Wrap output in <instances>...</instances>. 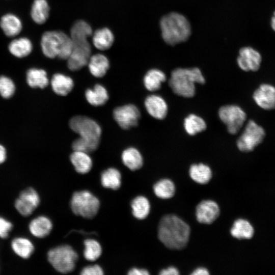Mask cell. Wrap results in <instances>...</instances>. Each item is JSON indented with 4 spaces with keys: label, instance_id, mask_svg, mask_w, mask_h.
Returning <instances> with one entry per match:
<instances>
[{
    "label": "cell",
    "instance_id": "obj_1",
    "mask_svg": "<svg viewBox=\"0 0 275 275\" xmlns=\"http://www.w3.org/2000/svg\"><path fill=\"white\" fill-rule=\"evenodd\" d=\"M92 35L91 26L84 20H77L72 26L70 37L72 42V50L67 60L70 70H79L87 65L91 52L88 39Z\"/></svg>",
    "mask_w": 275,
    "mask_h": 275
},
{
    "label": "cell",
    "instance_id": "obj_2",
    "mask_svg": "<svg viewBox=\"0 0 275 275\" xmlns=\"http://www.w3.org/2000/svg\"><path fill=\"white\" fill-rule=\"evenodd\" d=\"M189 235V226L177 216L168 214L160 220L158 236L167 248L174 250L184 248L188 242Z\"/></svg>",
    "mask_w": 275,
    "mask_h": 275
},
{
    "label": "cell",
    "instance_id": "obj_3",
    "mask_svg": "<svg viewBox=\"0 0 275 275\" xmlns=\"http://www.w3.org/2000/svg\"><path fill=\"white\" fill-rule=\"evenodd\" d=\"M161 36L166 43L170 45L185 41L191 34V27L183 15L172 12L163 16L160 21Z\"/></svg>",
    "mask_w": 275,
    "mask_h": 275
},
{
    "label": "cell",
    "instance_id": "obj_4",
    "mask_svg": "<svg viewBox=\"0 0 275 275\" xmlns=\"http://www.w3.org/2000/svg\"><path fill=\"white\" fill-rule=\"evenodd\" d=\"M205 82V78L199 68H179L172 72L169 84L177 95L190 98L195 94V84H204Z\"/></svg>",
    "mask_w": 275,
    "mask_h": 275
},
{
    "label": "cell",
    "instance_id": "obj_5",
    "mask_svg": "<svg viewBox=\"0 0 275 275\" xmlns=\"http://www.w3.org/2000/svg\"><path fill=\"white\" fill-rule=\"evenodd\" d=\"M41 48L43 54L50 59L58 57L67 60L72 50V42L70 37L60 31H48L41 37Z\"/></svg>",
    "mask_w": 275,
    "mask_h": 275
},
{
    "label": "cell",
    "instance_id": "obj_6",
    "mask_svg": "<svg viewBox=\"0 0 275 275\" xmlns=\"http://www.w3.org/2000/svg\"><path fill=\"white\" fill-rule=\"evenodd\" d=\"M78 255L72 247L63 244L49 250L47 259L51 266L58 272L68 273L75 267Z\"/></svg>",
    "mask_w": 275,
    "mask_h": 275
},
{
    "label": "cell",
    "instance_id": "obj_7",
    "mask_svg": "<svg viewBox=\"0 0 275 275\" xmlns=\"http://www.w3.org/2000/svg\"><path fill=\"white\" fill-rule=\"evenodd\" d=\"M70 205L71 210L75 215L90 219L97 214L100 202L90 191L83 190L73 194Z\"/></svg>",
    "mask_w": 275,
    "mask_h": 275
},
{
    "label": "cell",
    "instance_id": "obj_8",
    "mask_svg": "<svg viewBox=\"0 0 275 275\" xmlns=\"http://www.w3.org/2000/svg\"><path fill=\"white\" fill-rule=\"evenodd\" d=\"M71 129L78 134L79 137L94 141L99 142L101 129L93 119L83 116H76L69 121Z\"/></svg>",
    "mask_w": 275,
    "mask_h": 275
},
{
    "label": "cell",
    "instance_id": "obj_9",
    "mask_svg": "<svg viewBox=\"0 0 275 275\" xmlns=\"http://www.w3.org/2000/svg\"><path fill=\"white\" fill-rule=\"evenodd\" d=\"M265 135L264 129L253 120H250L237 140V146L242 152L252 151L263 141Z\"/></svg>",
    "mask_w": 275,
    "mask_h": 275
},
{
    "label": "cell",
    "instance_id": "obj_10",
    "mask_svg": "<svg viewBox=\"0 0 275 275\" xmlns=\"http://www.w3.org/2000/svg\"><path fill=\"white\" fill-rule=\"evenodd\" d=\"M218 116L226 125L228 132L232 134L239 131L246 118L245 112L236 105H227L221 107L218 111Z\"/></svg>",
    "mask_w": 275,
    "mask_h": 275
},
{
    "label": "cell",
    "instance_id": "obj_11",
    "mask_svg": "<svg viewBox=\"0 0 275 275\" xmlns=\"http://www.w3.org/2000/svg\"><path fill=\"white\" fill-rule=\"evenodd\" d=\"M113 116L119 126L127 130L138 125L141 114L135 105L128 104L116 107Z\"/></svg>",
    "mask_w": 275,
    "mask_h": 275
},
{
    "label": "cell",
    "instance_id": "obj_12",
    "mask_svg": "<svg viewBox=\"0 0 275 275\" xmlns=\"http://www.w3.org/2000/svg\"><path fill=\"white\" fill-rule=\"evenodd\" d=\"M40 203V199L37 191L33 187H28L20 193L15 201L14 206L21 215L29 216Z\"/></svg>",
    "mask_w": 275,
    "mask_h": 275
},
{
    "label": "cell",
    "instance_id": "obj_13",
    "mask_svg": "<svg viewBox=\"0 0 275 275\" xmlns=\"http://www.w3.org/2000/svg\"><path fill=\"white\" fill-rule=\"evenodd\" d=\"M237 62L238 65L245 71L258 70L261 62L260 53L251 47L241 48L239 52Z\"/></svg>",
    "mask_w": 275,
    "mask_h": 275
},
{
    "label": "cell",
    "instance_id": "obj_14",
    "mask_svg": "<svg viewBox=\"0 0 275 275\" xmlns=\"http://www.w3.org/2000/svg\"><path fill=\"white\" fill-rule=\"evenodd\" d=\"M219 212V208L216 202L209 200H204L197 205L196 215L199 223L210 224L217 219Z\"/></svg>",
    "mask_w": 275,
    "mask_h": 275
},
{
    "label": "cell",
    "instance_id": "obj_15",
    "mask_svg": "<svg viewBox=\"0 0 275 275\" xmlns=\"http://www.w3.org/2000/svg\"><path fill=\"white\" fill-rule=\"evenodd\" d=\"M253 99L261 108L266 110L275 108V87L264 84L254 92Z\"/></svg>",
    "mask_w": 275,
    "mask_h": 275
},
{
    "label": "cell",
    "instance_id": "obj_16",
    "mask_svg": "<svg viewBox=\"0 0 275 275\" xmlns=\"http://www.w3.org/2000/svg\"><path fill=\"white\" fill-rule=\"evenodd\" d=\"M148 114L156 119H163L168 113V105L164 99L157 95H151L146 97L144 102Z\"/></svg>",
    "mask_w": 275,
    "mask_h": 275
},
{
    "label": "cell",
    "instance_id": "obj_17",
    "mask_svg": "<svg viewBox=\"0 0 275 275\" xmlns=\"http://www.w3.org/2000/svg\"><path fill=\"white\" fill-rule=\"evenodd\" d=\"M52 227L50 218L44 215H40L30 222L29 229L32 235L37 238H42L50 234Z\"/></svg>",
    "mask_w": 275,
    "mask_h": 275
},
{
    "label": "cell",
    "instance_id": "obj_18",
    "mask_svg": "<svg viewBox=\"0 0 275 275\" xmlns=\"http://www.w3.org/2000/svg\"><path fill=\"white\" fill-rule=\"evenodd\" d=\"M0 28L9 37L17 36L22 29L21 19L12 13H7L3 15L0 19Z\"/></svg>",
    "mask_w": 275,
    "mask_h": 275
},
{
    "label": "cell",
    "instance_id": "obj_19",
    "mask_svg": "<svg viewBox=\"0 0 275 275\" xmlns=\"http://www.w3.org/2000/svg\"><path fill=\"white\" fill-rule=\"evenodd\" d=\"M8 48L13 56L22 58L29 56L32 52L33 45L29 38L22 37L12 40L9 43Z\"/></svg>",
    "mask_w": 275,
    "mask_h": 275
},
{
    "label": "cell",
    "instance_id": "obj_20",
    "mask_svg": "<svg viewBox=\"0 0 275 275\" xmlns=\"http://www.w3.org/2000/svg\"><path fill=\"white\" fill-rule=\"evenodd\" d=\"M90 73L95 77L105 75L109 67V62L106 56L97 53L91 56L87 64Z\"/></svg>",
    "mask_w": 275,
    "mask_h": 275
},
{
    "label": "cell",
    "instance_id": "obj_21",
    "mask_svg": "<svg viewBox=\"0 0 275 275\" xmlns=\"http://www.w3.org/2000/svg\"><path fill=\"white\" fill-rule=\"evenodd\" d=\"M70 159L75 171L79 174L88 173L92 167V160L87 152L73 150Z\"/></svg>",
    "mask_w": 275,
    "mask_h": 275
},
{
    "label": "cell",
    "instance_id": "obj_22",
    "mask_svg": "<svg viewBox=\"0 0 275 275\" xmlns=\"http://www.w3.org/2000/svg\"><path fill=\"white\" fill-rule=\"evenodd\" d=\"M114 39L112 32L107 28H103L94 32L92 37V42L97 49L105 50L111 47Z\"/></svg>",
    "mask_w": 275,
    "mask_h": 275
},
{
    "label": "cell",
    "instance_id": "obj_23",
    "mask_svg": "<svg viewBox=\"0 0 275 275\" xmlns=\"http://www.w3.org/2000/svg\"><path fill=\"white\" fill-rule=\"evenodd\" d=\"M50 83L53 91L61 96L67 95L74 87L73 79L70 77L62 73L54 74Z\"/></svg>",
    "mask_w": 275,
    "mask_h": 275
},
{
    "label": "cell",
    "instance_id": "obj_24",
    "mask_svg": "<svg viewBox=\"0 0 275 275\" xmlns=\"http://www.w3.org/2000/svg\"><path fill=\"white\" fill-rule=\"evenodd\" d=\"M49 11L46 0H34L31 9V17L36 23L42 24L48 19Z\"/></svg>",
    "mask_w": 275,
    "mask_h": 275
},
{
    "label": "cell",
    "instance_id": "obj_25",
    "mask_svg": "<svg viewBox=\"0 0 275 275\" xmlns=\"http://www.w3.org/2000/svg\"><path fill=\"white\" fill-rule=\"evenodd\" d=\"M11 246L15 254L23 259L29 258L35 249L32 242L24 237L14 238L11 241Z\"/></svg>",
    "mask_w": 275,
    "mask_h": 275
},
{
    "label": "cell",
    "instance_id": "obj_26",
    "mask_svg": "<svg viewBox=\"0 0 275 275\" xmlns=\"http://www.w3.org/2000/svg\"><path fill=\"white\" fill-rule=\"evenodd\" d=\"M121 158L123 164L131 171L140 169L143 164L142 154L134 147H129L124 150Z\"/></svg>",
    "mask_w": 275,
    "mask_h": 275
},
{
    "label": "cell",
    "instance_id": "obj_27",
    "mask_svg": "<svg viewBox=\"0 0 275 275\" xmlns=\"http://www.w3.org/2000/svg\"><path fill=\"white\" fill-rule=\"evenodd\" d=\"M87 101L95 106L104 104L108 99L106 89L102 85H96L93 89H88L85 92Z\"/></svg>",
    "mask_w": 275,
    "mask_h": 275
},
{
    "label": "cell",
    "instance_id": "obj_28",
    "mask_svg": "<svg viewBox=\"0 0 275 275\" xmlns=\"http://www.w3.org/2000/svg\"><path fill=\"white\" fill-rule=\"evenodd\" d=\"M230 233L231 235L236 238L249 239L253 237L254 229L248 221L239 218L233 223Z\"/></svg>",
    "mask_w": 275,
    "mask_h": 275
},
{
    "label": "cell",
    "instance_id": "obj_29",
    "mask_svg": "<svg viewBox=\"0 0 275 275\" xmlns=\"http://www.w3.org/2000/svg\"><path fill=\"white\" fill-rule=\"evenodd\" d=\"M166 80V76L163 72L157 69H152L145 75L143 82L146 89L152 92L159 90Z\"/></svg>",
    "mask_w": 275,
    "mask_h": 275
},
{
    "label": "cell",
    "instance_id": "obj_30",
    "mask_svg": "<svg viewBox=\"0 0 275 275\" xmlns=\"http://www.w3.org/2000/svg\"><path fill=\"white\" fill-rule=\"evenodd\" d=\"M100 180L104 187L117 190L121 185V174L118 169L109 168L102 172Z\"/></svg>",
    "mask_w": 275,
    "mask_h": 275
},
{
    "label": "cell",
    "instance_id": "obj_31",
    "mask_svg": "<svg viewBox=\"0 0 275 275\" xmlns=\"http://www.w3.org/2000/svg\"><path fill=\"white\" fill-rule=\"evenodd\" d=\"M190 178L199 184L207 183L212 177L210 168L203 163L192 164L189 170Z\"/></svg>",
    "mask_w": 275,
    "mask_h": 275
},
{
    "label": "cell",
    "instance_id": "obj_32",
    "mask_svg": "<svg viewBox=\"0 0 275 275\" xmlns=\"http://www.w3.org/2000/svg\"><path fill=\"white\" fill-rule=\"evenodd\" d=\"M26 81L32 88H44L48 84L47 73L41 69H30L26 72Z\"/></svg>",
    "mask_w": 275,
    "mask_h": 275
},
{
    "label": "cell",
    "instance_id": "obj_33",
    "mask_svg": "<svg viewBox=\"0 0 275 275\" xmlns=\"http://www.w3.org/2000/svg\"><path fill=\"white\" fill-rule=\"evenodd\" d=\"M133 215L137 219H143L147 217L150 211V204L147 198L139 196L131 202Z\"/></svg>",
    "mask_w": 275,
    "mask_h": 275
},
{
    "label": "cell",
    "instance_id": "obj_34",
    "mask_svg": "<svg viewBox=\"0 0 275 275\" xmlns=\"http://www.w3.org/2000/svg\"><path fill=\"white\" fill-rule=\"evenodd\" d=\"M184 127L189 135H194L205 130L206 124L201 117L195 114H190L185 118Z\"/></svg>",
    "mask_w": 275,
    "mask_h": 275
},
{
    "label": "cell",
    "instance_id": "obj_35",
    "mask_svg": "<svg viewBox=\"0 0 275 275\" xmlns=\"http://www.w3.org/2000/svg\"><path fill=\"white\" fill-rule=\"evenodd\" d=\"M155 195L159 198L166 199L172 198L175 193V186L172 181L163 179L157 181L153 186Z\"/></svg>",
    "mask_w": 275,
    "mask_h": 275
},
{
    "label": "cell",
    "instance_id": "obj_36",
    "mask_svg": "<svg viewBox=\"0 0 275 275\" xmlns=\"http://www.w3.org/2000/svg\"><path fill=\"white\" fill-rule=\"evenodd\" d=\"M84 256L90 261L98 259L102 254V248L98 241L93 239H87L84 242Z\"/></svg>",
    "mask_w": 275,
    "mask_h": 275
},
{
    "label": "cell",
    "instance_id": "obj_37",
    "mask_svg": "<svg viewBox=\"0 0 275 275\" xmlns=\"http://www.w3.org/2000/svg\"><path fill=\"white\" fill-rule=\"evenodd\" d=\"M99 143V142L91 141L79 137L73 141L72 147L73 150L89 153L97 148Z\"/></svg>",
    "mask_w": 275,
    "mask_h": 275
},
{
    "label": "cell",
    "instance_id": "obj_38",
    "mask_svg": "<svg viewBox=\"0 0 275 275\" xmlns=\"http://www.w3.org/2000/svg\"><path fill=\"white\" fill-rule=\"evenodd\" d=\"M15 87L13 81L5 76H0V94L5 98L11 97L15 92Z\"/></svg>",
    "mask_w": 275,
    "mask_h": 275
},
{
    "label": "cell",
    "instance_id": "obj_39",
    "mask_svg": "<svg viewBox=\"0 0 275 275\" xmlns=\"http://www.w3.org/2000/svg\"><path fill=\"white\" fill-rule=\"evenodd\" d=\"M13 227V225L10 221L0 216V238H7Z\"/></svg>",
    "mask_w": 275,
    "mask_h": 275
},
{
    "label": "cell",
    "instance_id": "obj_40",
    "mask_svg": "<svg viewBox=\"0 0 275 275\" xmlns=\"http://www.w3.org/2000/svg\"><path fill=\"white\" fill-rule=\"evenodd\" d=\"M103 274V270L100 265L97 264L85 266L80 271L81 275H102Z\"/></svg>",
    "mask_w": 275,
    "mask_h": 275
},
{
    "label": "cell",
    "instance_id": "obj_41",
    "mask_svg": "<svg viewBox=\"0 0 275 275\" xmlns=\"http://www.w3.org/2000/svg\"><path fill=\"white\" fill-rule=\"evenodd\" d=\"M159 274L160 275H178L179 274V272L176 267L170 266L166 269H162Z\"/></svg>",
    "mask_w": 275,
    "mask_h": 275
},
{
    "label": "cell",
    "instance_id": "obj_42",
    "mask_svg": "<svg viewBox=\"0 0 275 275\" xmlns=\"http://www.w3.org/2000/svg\"><path fill=\"white\" fill-rule=\"evenodd\" d=\"M128 274L129 275H149V271L144 268H132L130 269L128 272Z\"/></svg>",
    "mask_w": 275,
    "mask_h": 275
},
{
    "label": "cell",
    "instance_id": "obj_43",
    "mask_svg": "<svg viewBox=\"0 0 275 275\" xmlns=\"http://www.w3.org/2000/svg\"><path fill=\"white\" fill-rule=\"evenodd\" d=\"M209 274L208 270L204 267H199L191 273L193 275H207Z\"/></svg>",
    "mask_w": 275,
    "mask_h": 275
},
{
    "label": "cell",
    "instance_id": "obj_44",
    "mask_svg": "<svg viewBox=\"0 0 275 275\" xmlns=\"http://www.w3.org/2000/svg\"><path fill=\"white\" fill-rule=\"evenodd\" d=\"M6 158V151L5 148L0 145V164L4 162Z\"/></svg>",
    "mask_w": 275,
    "mask_h": 275
},
{
    "label": "cell",
    "instance_id": "obj_45",
    "mask_svg": "<svg viewBox=\"0 0 275 275\" xmlns=\"http://www.w3.org/2000/svg\"><path fill=\"white\" fill-rule=\"evenodd\" d=\"M271 26L273 31H275V12H274L273 16L271 18Z\"/></svg>",
    "mask_w": 275,
    "mask_h": 275
}]
</instances>
